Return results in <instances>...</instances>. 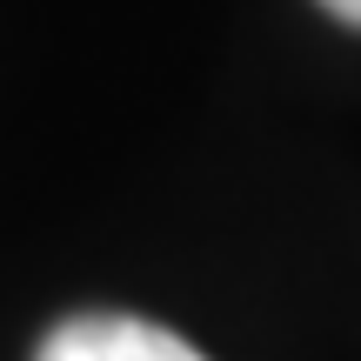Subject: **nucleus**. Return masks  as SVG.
<instances>
[{"label":"nucleus","instance_id":"obj_1","mask_svg":"<svg viewBox=\"0 0 361 361\" xmlns=\"http://www.w3.org/2000/svg\"><path fill=\"white\" fill-rule=\"evenodd\" d=\"M34 361H207V355L141 314H74L40 341Z\"/></svg>","mask_w":361,"mask_h":361},{"label":"nucleus","instance_id":"obj_2","mask_svg":"<svg viewBox=\"0 0 361 361\" xmlns=\"http://www.w3.org/2000/svg\"><path fill=\"white\" fill-rule=\"evenodd\" d=\"M328 13H335V20H348V27H361V0H322Z\"/></svg>","mask_w":361,"mask_h":361}]
</instances>
